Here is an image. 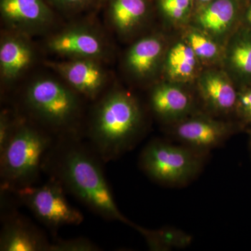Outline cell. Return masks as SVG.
<instances>
[{"mask_svg":"<svg viewBox=\"0 0 251 251\" xmlns=\"http://www.w3.org/2000/svg\"><path fill=\"white\" fill-rule=\"evenodd\" d=\"M97 156L93 150L79 141L78 137H65L53 144L43 168L99 216L135 228L136 225L117 207Z\"/></svg>","mask_w":251,"mask_h":251,"instance_id":"1","label":"cell"},{"mask_svg":"<svg viewBox=\"0 0 251 251\" xmlns=\"http://www.w3.org/2000/svg\"><path fill=\"white\" fill-rule=\"evenodd\" d=\"M136 101L122 92L108 94L97 105L89 128L92 150L104 161L121 156L131 148L141 127Z\"/></svg>","mask_w":251,"mask_h":251,"instance_id":"2","label":"cell"},{"mask_svg":"<svg viewBox=\"0 0 251 251\" xmlns=\"http://www.w3.org/2000/svg\"><path fill=\"white\" fill-rule=\"evenodd\" d=\"M53 144L45 132L25 122H18L14 134L0 151L3 189L16 192L33 186Z\"/></svg>","mask_w":251,"mask_h":251,"instance_id":"3","label":"cell"},{"mask_svg":"<svg viewBox=\"0 0 251 251\" xmlns=\"http://www.w3.org/2000/svg\"><path fill=\"white\" fill-rule=\"evenodd\" d=\"M24 100L31 115L61 138L78 137L74 126L80 102L69 87L52 79H40L27 87Z\"/></svg>","mask_w":251,"mask_h":251,"instance_id":"4","label":"cell"},{"mask_svg":"<svg viewBox=\"0 0 251 251\" xmlns=\"http://www.w3.org/2000/svg\"><path fill=\"white\" fill-rule=\"evenodd\" d=\"M206 153L179 143L150 142L140 155V166L151 179L168 186H181L199 175Z\"/></svg>","mask_w":251,"mask_h":251,"instance_id":"5","label":"cell"},{"mask_svg":"<svg viewBox=\"0 0 251 251\" xmlns=\"http://www.w3.org/2000/svg\"><path fill=\"white\" fill-rule=\"evenodd\" d=\"M16 193L34 216L52 230L83 221L82 214L68 202L62 185L53 178L40 186H28Z\"/></svg>","mask_w":251,"mask_h":251,"instance_id":"6","label":"cell"},{"mask_svg":"<svg viewBox=\"0 0 251 251\" xmlns=\"http://www.w3.org/2000/svg\"><path fill=\"white\" fill-rule=\"evenodd\" d=\"M236 130L230 124L196 115L186 117L173 125V135L179 143L208 153L222 145Z\"/></svg>","mask_w":251,"mask_h":251,"instance_id":"7","label":"cell"},{"mask_svg":"<svg viewBox=\"0 0 251 251\" xmlns=\"http://www.w3.org/2000/svg\"><path fill=\"white\" fill-rule=\"evenodd\" d=\"M60 74L73 90L93 99L105 85L106 75L95 59H72L59 62H49Z\"/></svg>","mask_w":251,"mask_h":251,"instance_id":"8","label":"cell"},{"mask_svg":"<svg viewBox=\"0 0 251 251\" xmlns=\"http://www.w3.org/2000/svg\"><path fill=\"white\" fill-rule=\"evenodd\" d=\"M51 243L24 218L11 214L4 219L0 234V251H50Z\"/></svg>","mask_w":251,"mask_h":251,"instance_id":"9","label":"cell"},{"mask_svg":"<svg viewBox=\"0 0 251 251\" xmlns=\"http://www.w3.org/2000/svg\"><path fill=\"white\" fill-rule=\"evenodd\" d=\"M51 52L72 59H97L104 53L103 41L95 33L81 28L62 31L48 42Z\"/></svg>","mask_w":251,"mask_h":251,"instance_id":"10","label":"cell"},{"mask_svg":"<svg viewBox=\"0 0 251 251\" xmlns=\"http://www.w3.org/2000/svg\"><path fill=\"white\" fill-rule=\"evenodd\" d=\"M1 17L19 31H34L47 27L52 15L42 0H1Z\"/></svg>","mask_w":251,"mask_h":251,"instance_id":"11","label":"cell"},{"mask_svg":"<svg viewBox=\"0 0 251 251\" xmlns=\"http://www.w3.org/2000/svg\"><path fill=\"white\" fill-rule=\"evenodd\" d=\"M150 103L153 111L166 121L174 125L188 117L192 108L189 94L173 85L158 86L152 91Z\"/></svg>","mask_w":251,"mask_h":251,"instance_id":"12","label":"cell"},{"mask_svg":"<svg viewBox=\"0 0 251 251\" xmlns=\"http://www.w3.org/2000/svg\"><path fill=\"white\" fill-rule=\"evenodd\" d=\"M200 91L209 110L219 114L235 112L239 90L223 74L216 72L204 74L200 81Z\"/></svg>","mask_w":251,"mask_h":251,"instance_id":"13","label":"cell"},{"mask_svg":"<svg viewBox=\"0 0 251 251\" xmlns=\"http://www.w3.org/2000/svg\"><path fill=\"white\" fill-rule=\"evenodd\" d=\"M34 51L27 41L18 36L4 37L0 44V71L3 80L13 82L30 67Z\"/></svg>","mask_w":251,"mask_h":251,"instance_id":"14","label":"cell"},{"mask_svg":"<svg viewBox=\"0 0 251 251\" xmlns=\"http://www.w3.org/2000/svg\"><path fill=\"white\" fill-rule=\"evenodd\" d=\"M238 13L237 0H213L201 11L198 21L205 30L221 34L232 27Z\"/></svg>","mask_w":251,"mask_h":251,"instance_id":"15","label":"cell"},{"mask_svg":"<svg viewBox=\"0 0 251 251\" xmlns=\"http://www.w3.org/2000/svg\"><path fill=\"white\" fill-rule=\"evenodd\" d=\"M163 50L161 41L147 37L135 43L127 54L126 63L132 72L139 76L148 75L154 69Z\"/></svg>","mask_w":251,"mask_h":251,"instance_id":"16","label":"cell"},{"mask_svg":"<svg viewBox=\"0 0 251 251\" xmlns=\"http://www.w3.org/2000/svg\"><path fill=\"white\" fill-rule=\"evenodd\" d=\"M229 65L242 86L251 85V28L244 25L238 31L229 52Z\"/></svg>","mask_w":251,"mask_h":251,"instance_id":"17","label":"cell"},{"mask_svg":"<svg viewBox=\"0 0 251 251\" xmlns=\"http://www.w3.org/2000/svg\"><path fill=\"white\" fill-rule=\"evenodd\" d=\"M145 238L149 249L154 251H167L184 249L191 242L189 234L172 227H163L157 229H148L136 226L135 227Z\"/></svg>","mask_w":251,"mask_h":251,"instance_id":"18","label":"cell"},{"mask_svg":"<svg viewBox=\"0 0 251 251\" xmlns=\"http://www.w3.org/2000/svg\"><path fill=\"white\" fill-rule=\"evenodd\" d=\"M197 59L188 43H178L171 50L167 58L168 76L175 80H189L196 73Z\"/></svg>","mask_w":251,"mask_h":251,"instance_id":"19","label":"cell"},{"mask_svg":"<svg viewBox=\"0 0 251 251\" xmlns=\"http://www.w3.org/2000/svg\"><path fill=\"white\" fill-rule=\"evenodd\" d=\"M145 0H113L110 8L112 24L120 31L133 29L146 14Z\"/></svg>","mask_w":251,"mask_h":251,"instance_id":"20","label":"cell"},{"mask_svg":"<svg viewBox=\"0 0 251 251\" xmlns=\"http://www.w3.org/2000/svg\"><path fill=\"white\" fill-rule=\"evenodd\" d=\"M188 44L198 59L210 61L215 59L219 54V48L215 43L198 31H192L188 34Z\"/></svg>","mask_w":251,"mask_h":251,"instance_id":"21","label":"cell"},{"mask_svg":"<svg viewBox=\"0 0 251 251\" xmlns=\"http://www.w3.org/2000/svg\"><path fill=\"white\" fill-rule=\"evenodd\" d=\"M235 112L241 122V126L251 127V85L242 86L238 92Z\"/></svg>","mask_w":251,"mask_h":251,"instance_id":"22","label":"cell"},{"mask_svg":"<svg viewBox=\"0 0 251 251\" xmlns=\"http://www.w3.org/2000/svg\"><path fill=\"white\" fill-rule=\"evenodd\" d=\"M98 246L84 237L70 239H58L51 244L50 251H97Z\"/></svg>","mask_w":251,"mask_h":251,"instance_id":"23","label":"cell"},{"mask_svg":"<svg viewBox=\"0 0 251 251\" xmlns=\"http://www.w3.org/2000/svg\"><path fill=\"white\" fill-rule=\"evenodd\" d=\"M193 0H160V6L166 16L174 21L184 19L192 5Z\"/></svg>","mask_w":251,"mask_h":251,"instance_id":"24","label":"cell"},{"mask_svg":"<svg viewBox=\"0 0 251 251\" xmlns=\"http://www.w3.org/2000/svg\"><path fill=\"white\" fill-rule=\"evenodd\" d=\"M18 122L12 121L9 114L3 112L0 117V151L4 148L14 134Z\"/></svg>","mask_w":251,"mask_h":251,"instance_id":"25","label":"cell"},{"mask_svg":"<svg viewBox=\"0 0 251 251\" xmlns=\"http://www.w3.org/2000/svg\"><path fill=\"white\" fill-rule=\"evenodd\" d=\"M243 23H244V25L251 28V3L246 9L244 16H243Z\"/></svg>","mask_w":251,"mask_h":251,"instance_id":"26","label":"cell"},{"mask_svg":"<svg viewBox=\"0 0 251 251\" xmlns=\"http://www.w3.org/2000/svg\"><path fill=\"white\" fill-rule=\"evenodd\" d=\"M63 4L69 5V6H77L87 1V0H57Z\"/></svg>","mask_w":251,"mask_h":251,"instance_id":"27","label":"cell"},{"mask_svg":"<svg viewBox=\"0 0 251 251\" xmlns=\"http://www.w3.org/2000/svg\"><path fill=\"white\" fill-rule=\"evenodd\" d=\"M249 131V147H250V150L251 152V127L248 129Z\"/></svg>","mask_w":251,"mask_h":251,"instance_id":"28","label":"cell"},{"mask_svg":"<svg viewBox=\"0 0 251 251\" xmlns=\"http://www.w3.org/2000/svg\"><path fill=\"white\" fill-rule=\"evenodd\" d=\"M198 1H199L200 2L206 3V4L207 3V4H209V3L212 1L213 0H198Z\"/></svg>","mask_w":251,"mask_h":251,"instance_id":"29","label":"cell"}]
</instances>
